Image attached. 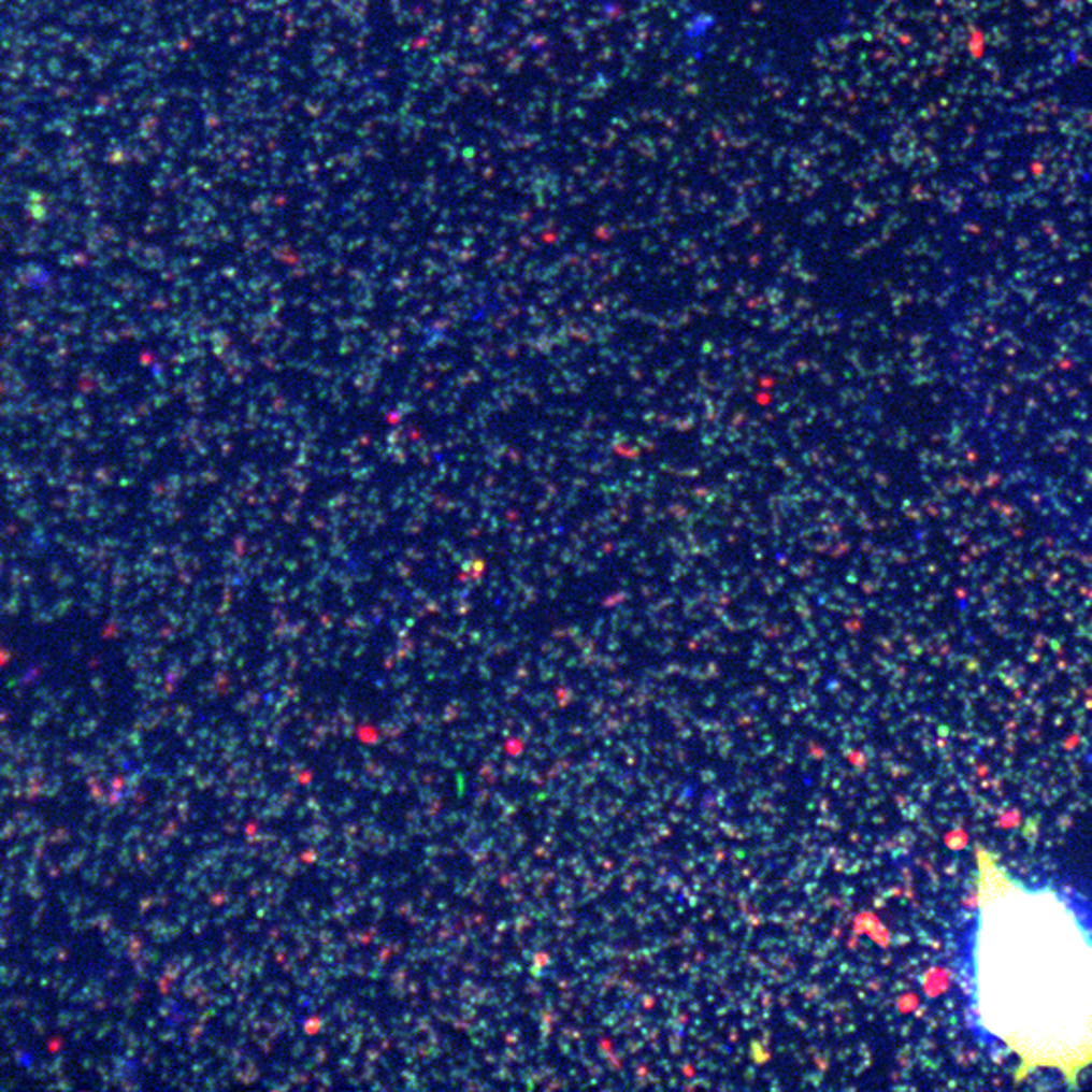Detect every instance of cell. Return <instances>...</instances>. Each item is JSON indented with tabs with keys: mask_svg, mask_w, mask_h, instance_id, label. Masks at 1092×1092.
I'll list each match as a JSON object with an SVG mask.
<instances>
[{
	"mask_svg": "<svg viewBox=\"0 0 1092 1092\" xmlns=\"http://www.w3.org/2000/svg\"><path fill=\"white\" fill-rule=\"evenodd\" d=\"M979 872V1016L1020 1057V1078L1057 1068L1076 1087L1092 1066L1091 933L1057 890L1020 885L990 856Z\"/></svg>",
	"mask_w": 1092,
	"mask_h": 1092,
	"instance_id": "6da1fadb",
	"label": "cell"
}]
</instances>
